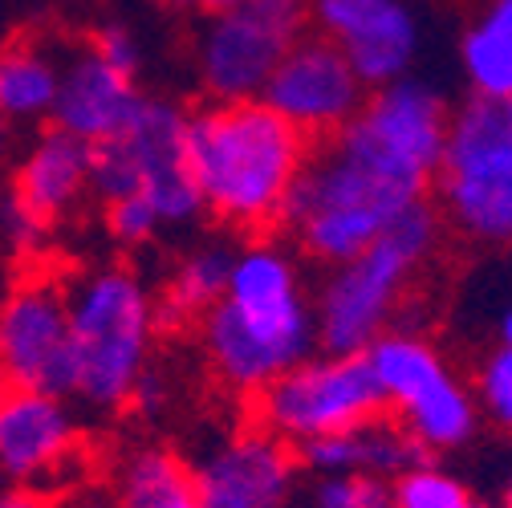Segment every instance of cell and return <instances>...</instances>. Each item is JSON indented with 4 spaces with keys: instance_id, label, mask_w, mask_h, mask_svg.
Returning a JSON list of instances; mask_svg holds the SVG:
<instances>
[{
    "instance_id": "d6a6232c",
    "label": "cell",
    "mask_w": 512,
    "mask_h": 508,
    "mask_svg": "<svg viewBox=\"0 0 512 508\" xmlns=\"http://www.w3.org/2000/svg\"><path fill=\"white\" fill-rule=\"evenodd\" d=\"M191 9H200L204 17L208 13H228V9H236V5H244V0H187Z\"/></svg>"
},
{
    "instance_id": "8992f818",
    "label": "cell",
    "mask_w": 512,
    "mask_h": 508,
    "mask_svg": "<svg viewBox=\"0 0 512 508\" xmlns=\"http://www.w3.org/2000/svg\"><path fill=\"white\" fill-rule=\"evenodd\" d=\"M435 179L468 236L512 240V98H472L452 114Z\"/></svg>"
},
{
    "instance_id": "2e32d148",
    "label": "cell",
    "mask_w": 512,
    "mask_h": 508,
    "mask_svg": "<svg viewBox=\"0 0 512 508\" xmlns=\"http://www.w3.org/2000/svg\"><path fill=\"white\" fill-rule=\"evenodd\" d=\"M309 17L330 37L366 90L407 78L423 49V25L407 0H309Z\"/></svg>"
},
{
    "instance_id": "cb8c5ba5",
    "label": "cell",
    "mask_w": 512,
    "mask_h": 508,
    "mask_svg": "<svg viewBox=\"0 0 512 508\" xmlns=\"http://www.w3.org/2000/svg\"><path fill=\"white\" fill-rule=\"evenodd\" d=\"M387 496H391V508H476L472 488L456 472L439 468L435 460H423L391 476Z\"/></svg>"
},
{
    "instance_id": "d4e9b609",
    "label": "cell",
    "mask_w": 512,
    "mask_h": 508,
    "mask_svg": "<svg viewBox=\"0 0 512 508\" xmlns=\"http://www.w3.org/2000/svg\"><path fill=\"white\" fill-rule=\"evenodd\" d=\"M102 228L114 244L122 248H147L163 236V224L155 216V208L143 196H118L102 204Z\"/></svg>"
},
{
    "instance_id": "f1b7e54d",
    "label": "cell",
    "mask_w": 512,
    "mask_h": 508,
    "mask_svg": "<svg viewBox=\"0 0 512 508\" xmlns=\"http://www.w3.org/2000/svg\"><path fill=\"white\" fill-rule=\"evenodd\" d=\"M126 407H135L143 419L163 415V411L171 407V383H167V374H163L159 366H147V370L139 374V383H135L131 403H126Z\"/></svg>"
},
{
    "instance_id": "7402d4cb",
    "label": "cell",
    "mask_w": 512,
    "mask_h": 508,
    "mask_svg": "<svg viewBox=\"0 0 512 508\" xmlns=\"http://www.w3.org/2000/svg\"><path fill=\"white\" fill-rule=\"evenodd\" d=\"M301 269L293 252L277 240H248L244 248H232L228 285L224 297L236 305H277L289 297H301Z\"/></svg>"
},
{
    "instance_id": "d590c367",
    "label": "cell",
    "mask_w": 512,
    "mask_h": 508,
    "mask_svg": "<svg viewBox=\"0 0 512 508\" xmlns=\"http://www.w3.org/2000/svg\"><path fill=\"white\" fill-rule=\"evenodd\" d=\"M159 5H167V9H179V5H187V0H159Z\"/></svg>"
},
{
    "instance_id": "1f68e13d",
    "label": "cell",
    "mask_w": 512,
    "mask_h": 508,
    "mask_svg": "<svg viewBox=\"0 0 512 508\" xmlns=\"http://www.w3.org/2000/svg\"><path fill=\"white\" fill-rule=\"evenodd\" d=\"M0 508H49V496L45 492H33V488L0 484Z\"/></svg>"
},
{
    "instance_id": "e0dca14e",
    "label": "cell",
    "mask_w": 512,
    "mask_h": 508,
    "mask_svg": "<svg viewBox=\"0 0 512 508\" xmlns=\"http://www.w3.org/2000/svg\"><path fill=\"white\" fill-rule=\"evenodd\" d=\"M143 90L139 78L122 74L118 66L94 49H61V74H57V98L45 126H57L90 147L114 139L131 114L139 110Z\"/></svg>"
},
{
    "instance_id": "74e56055",
    "label": "cell",
    "mask_w": 512,
    "mask_h": 508,
    "mask_svg": "<svg viewBox=\"0 0 512 508\" xmlns=\"http://www.w3.org/2000/svg\"><path fill=\"white\" fill-rule=\"evenodd\" d=\"M374 508H391V496H387V500H378V504H374Z\"/></svg>"
},
{
    "instance_id": "44dd1931",
    "label": "cell",
    "mask_w": 512,
    "mask_h": 508,
    "mask_svg": "<svg viewBox=\"0 0 512 508\" xmlns=\"http://www.w3.org/2000/svg\"><path fill=\"white\" fill-rule=\"evenodd\" d=\"M228 265H232V248L224 240H204L196 248H187L183 257L171 265L159 301V326H187L224 297L228 285Z\"/></svg>"
},
{
    "instance_id": "7a4b0ae2",
    "label": "cell",
    "mask_w": 512,
    "mask_h": 508,
    "mask_svg": "<svg viewBox=\"0 0 512 508\" xmlns=\"http://www.w3.org/2000/svg\"><path fill=\"white\" fill-rule=\"evenodd\" d=\"M74 387L70 399L94 415L126 411L139 374L155 358L159 301L131 265H90L66 281Z\"/></svg>"
},
{
    "instance_id": "8d00e7d4",
    "label": "cell",
    "mask_w": 512,
    "mask_h": 508,
    "mask_svg": "<svg viewBox=\"0 0 512 508\" xmlns=\"http://www.w3.org/2000/svg\"><path fill=\"white\" fill-rule=\"evenodd\" d=\"M9 391V383H5V374H0V395H5Z\"/></svg>"
},
{
    "instance_id": "f546056e",
    "label": "cell",
    "mask_w": 512,
    "mask_h": 508,
    "mask_svg": "<svg viewBox=\"0 0 512 508\" xmlns=\"http://www.w3.org/2000/svg\"><path fill=\"white\" fill-rule=\"evenodd\" d=\"M49 508H110V492H98L90 488L86 480L70 484V488H61L49 496Z\"/></svg>"
},
{
    "instance_id": "52a82bcc",
    "label": "cell",
    "mask_w": 512,
    "mask_h": 508,
    "mask_svg": "<svg viewBox=\"0 0 512 508\" xmlns=\"http://www.w3.org/2000/svg\"><path fill=\"white\" fill-rule=\"evenodd\" d=\"M362 354L382 391V407H391L395 419L431 456L472 443L480 423V403L423 334L382 330Z\"/></svg>"
},
{
    "instance_id": "9c48e42d",
    "label": "cell",
    "mask_w": 512,
    "mask_h": 508,
    "mask_svg": "<svg viewBox=\"0 0 512 508\" xmlns=\"http://www.w3.org/2000/svg\"><path fill=\"white\" fill-rule=\"evenodd\" d=\"M196 338L208 370L236 395H256L317 350L313 305L305 293L277 305H236L220 297L196 322Z\"/></svg>"
},
{
    "instance_id": "6da1fadb",
    "label": "cell",
    "mask_w": 512,
    "mask_h": 508,
    "mask_svg": "<svg viewBox=\"0 0 512 508\" xmlns=\"http://www.w3.org/2000/svg\"><path fill=\"white\" fill-rule=\"evenodd\" d=\"M309 151V135L261 98L208 102L187 114V167L204 216L236 232L281 224Z\"/></svg>"
},
{
    "instance_id": "e575fe53",
    "label": "cell",
    "mask_w": 512,
    "mask_h": 508,
    "mask_svg": "<svg viewBox=\"0 0 512 508\" xmlns=\"http://www.w3.org/2000/svg\"><path fill=\"white\" fill-rule=\"evenodd\" d=\"M500 508H512V480H508L504 492H500Z\"/></svg>"
},
{
    "instance_id": "5b68a950",
    "label": "cell",
    "mask_w": 512,
    "mask_h": 508,
    "mask_svg": "<svg viewBox=\"0 0 512 508\" xmlns=\"http://www.w3.org/2000/svg\"><path fill=\"white\" fill-rule=\"evenodd\" d=\"M90 192L98 204L143 196L155 208L163 232L196 228L204 204L187 167V110L171 98L143 94L131 122L94 147Z\"/></svg>"
},
{
    "instance_id": "5bb4252c",
    "label": "cell",
    "mask_w": 512,
    "mask_h": 508,
    "mask_svg": "<svg viewBox=\"0 0 512 508\" xmlns=\"http://www.w3.org/2000/svg\"><path fill=\"white\" fill-rule=\"evenodd\" d=\"M187 468L200 508H293L301 488L297 448L261 423L212 439Z\"/></svg>"
},
{
    "instance_id": "ffe728a7",
    "label": "cell",
    "mask_w": 512,
    "mask_h": 508,
    "mask_svg": "<svg viewBox=\"0 0 512 508\" xmlns=\"http://www.w3.org/2000/svg\"><path fill=\"white\" fill-rule=\"evenodd\" d=\"M61 74V49H49L33 37H13L0 45V114L9 122L45 126Z\"/></svg>"
},
{
    "instance_id": "836d02e7",
    "label": "cell",
    "mask_w": 512,
    "mask_h": 508,
    "mask_svg": "<svg viewBox=\"0 0 512 508\" xmlns=\"http://www.w3.org/2000/svg\"><path fill=\"white\" fill-rule=\"evenodd\" d=\"M500 342L504 346H512V305L504 309V317H500Z\"/></svg>"
},
{
    "instance_id": "83f0119b",
    "label": "cell",
    "mask_w": 512,
    "mask_h": 508,
    "mask_svg": "<svg viewBox=\"0 0 512 508\" xmlns=\"http://www.w3.org/2000/svg\"><path fill=\"white\" fill-rule=\"evenodd\" d=\"M90 45L110 61V66H118L122 74L139 78V70H143V37H139L131 25H126V21H106V25H98L94 37H90Z\"/></svg>"
},
{
    "instance_id": "30bf717a",
    "label": "cell",
    "mask_w": 512,
    "mask_h": 508,
    "mask_svg": "<svg viewBox=\"0 0 512 508\" xmlns=\"http://www.w3.org/2000/svg\"><path fill=\"white\" fill-rule=\"evenodd\" d=\"M305 0H244L228 13H208L191 61L208 102L261 98L277 61L305 37Z\"/></svg>"
},
{
    "instance_id": "4316f807",
    "label": "cell",
    "mask_w": 512,
    "mask_h": 508,
    "mask_svg": "<svg viewBox=\"0 0 512 508\" xmlns=\"http://www.w3.org/2000/svg\"><path fill=\"white\" fill-rule=\"evenodd\" d=\"M53 228H45L33 212H25L9 192L0 196V244H5L9 252H17V257H37V252L45 248V236Z\"/></svg>"
},
{
    "instance_id": "ac0fdd59",
    "label": "cell",
    "mask_w": 512,
    "mask_h": 508,
    "mask_svg": "<svg viewBox=\"0 0 512 508\" xmlns=\"http://www.w3.org/2000/svg\"><path fill=\"white\" fill-rule=\"evenodd\" d=\"M90 175H94V147L57 131V126H41L29 143H21L9 167L5 192L45 228H57L61 220L82 212L86 200H94Z\"/></svg>"
},
{
    "instance_id": "ba28073f",
    "label": "cell",
    "mask_w": 512,
    "mask_h": 508,
    "mask_svg": "<svg viewBox=\"0 0 512 508\" xmlns=\"http://www.w3.org/2000/svg\"><path fill=\"white\" fill-rule=\"evenodd\" d=\"M447 102L423 78H399L366 94L362 110L330 139L350 159L411 187H431L447 147Z\"/></svg>"
},
{
    "instance_id": "484cf974",
    "label": "cell",
    "mask_w": 512,
    "mask_h": 508,
    "mask_svg": "<svg viewBox=\"0 0 512 508\" xmlns=\"http://www.w3.org/2000/svg\"><path fill=\"white\" fill-rule=\"evenodd\" d=\"M476 403L500 423V427H512V346H496L484 366H480V378H476Z\"/></svg>"
},
{
    "instance_id": "277c9868",
    "label": "cell",
    "mask_w": 512,
    "mask_h": 508,
    "mask_svg": "<svg viewBox=\"0 0 512 508\" xmlns=\"http://www.w3.org/2000/svg\"><path fill=\"white\" fill-rule=\"evenodd\" d=\"M435 236L439 224L423 200L403 212L378 240H370L358 257L330 265L317 301H309L317 346L330 354H362L382 330H391L395 309L419 265L431 257Z\"/></svg>"
},
{
    "instance_id": "4dcf8cb0",
    "label": "cell",
    "mask_w": 512,
    "mask_h": 508,
    "mask_svg": "<svg viewBox=\"0 0 512 508\" xmlns=\"http://www.w3.org/2000/svg\"><path fill=\"white\" fill-rule=\"evenodd\" d=\"M21 143H25V139H21V126L0 114V175H9V167H13L17 151H21Z\"/></svg>"
},
{
    "instance_id": "d6986e66",
    "label": "cell",
    "mask_w": 512,
    "mask_h": 508,
    "mask_svg": "<svg viewBox=\"0 0 512 508\" xmlns=\"http://www.w3.org/2000/svg\"><path fill=\"white\" fill-rule=\"evenodd\" d=\"M110 508H200V496L179 452L163 443H135L114 464Z\"/></svg>"
},
{
    "instance_id": "4fadbf2b",
    "label": "cell",
    "mask_w": 512,
    "mask_h": 508,
    "mask_svg": "<svg viewBox=\"0 0 512 508\" xmlns=\"http://www.w3.org/2000/svg\"><path fill=\"white\" fill-rule=\"evenodd\" d=\"M0 374L9 387L70 395V305L66 281L53 273H21L0 289Z\"/></svg>"
},
{
    "instance_id": "3957f363",
    "label": "cell",
    "mask_w": 512,
    "mask_h": 508,
    "mask_svg": "<svg viewBox=\"0 0 512 508\" xmlns=\"http://www.w3.org/2000/svg\"><path fill=\"white\" fill-rule=\"evenodd\" d=\"M423 200V187L399 183L326 143L322 151H309L281 224H289L293 240L313 261L342 265Z\"/></svg>"
},
{
    "instance_id": "7c38bea8",
    "label": "cell",
    "mask_w": 512,
    "mask_h": 508,
    "mask_svg": "<svg viewBox=\"0 0 512 508\" xmlns=\"http://www.w3.org/2000/svg\"><path fill=\"white\" fill-rule=\"evenodd\" d=\"M86 435L70 395L9 387L0 395V484L61 492L82 480Z\"/></svg>"
},
{
    "instance_id": "8fae6325",
    "label": "cell",
    "mask_w": 512,
    "mask_h": 508,
    "mask_svg": "<svg viewBox=\"0 0 512 508\" xmlns=\"http://www.w3.org/2000/svg\"><path fill=\"white\" fill-rule=\"evenodd\" d=\"M382 415V391L366 354H309L256 391V423L285 443H305Z\"/></svg>"
},
{
    "instance_id": "f35d334b",
    "label": "cell",
    "mask_w": 512,
    "mask_h": 508,
    "mask_svg": "<svg viewBox=\"0 0 512 508\" xmlns=\"http://www.w3.org/2000/svg\"><path fill=\"white\" fill-rule=\"evenodd\" d=\"M476 508H500V504H476Z\"/></svg>"
},
{
    "instance_id": "9a60e30c",
    "label": "cell",
    "mask_w": 512,
    "mask_h": 508,
    "mask_svg": "<svg viewBox=\"0 0 512 508\" xmlns=\"http://www.w3.org/2000/svg\"><path fill=\"white\" fill-rule=\"evenodd\" d=\"M362 78L330 37H297V45L277 61L261 102L289 118L305 135H338L366 102Z\"/></svg>"
},
{
    "instance_id": "603a6c76",
    "label": "cell",
    "mask_w": 512,
    "mask_h": 508,
    "mask_svg": "<svg viewBox=\"0 0 512 508\" xmlns=\"http://www.w3.org/2000/svg\"><path fill=\"white\" fill-rule=\"evenodd\" d=\"M460 61L476 98H512V29L492 13H484V21L464 33Z\"/></svg>"
}]
</instances>
